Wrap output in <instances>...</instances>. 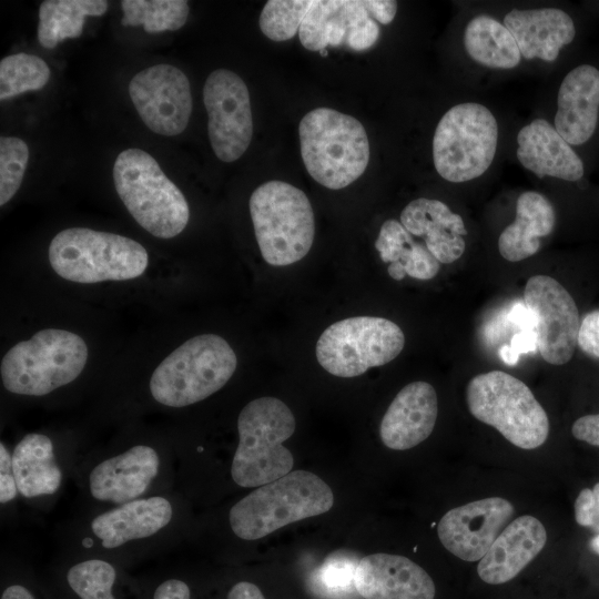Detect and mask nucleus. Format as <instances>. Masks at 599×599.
<instances>
[{
    "mask_svg": "<svg viewBox=\"0 0 599 599\" xmlns=\"http://www.w3.org/2000/svg\"><path fill=\"white\" fill-rule=\"evenodd\" d=\"M179 505L174 491L90 510L68 532L70 550L120 554L156 550L174 540Z\"/></svg>",
    "mask_w": 599,
    "mask_h": 599,
    "instance_id": "nucleus-1",
    "label": "nucleus"
},
{
    "mask_svg": "<svg viewBox=\"0 0 599 599\" xmlns=\"http://www.w3.org/2000/svg\"><path fill=\"white\" fill-rule=\"evenodd\" d=\"M236 427L238 443L230 468L236 486L257 488L291 473L293 455L283 443L294 434L296 420L284 402L271 396L251 400Z\"/></svg>",
    "mask_w": 599,
    "mask_h": 599,
    "instance_id": "nucleus-2",
    "label": "nucleus"
},
{
    "mask_svg": "<svg viewBox=\"0 0 599 599\" xmlns=\"http://www.w3.org/2000/svg\"><path fill=\"white\" fill-rule=\"evenodd\" d=\"M333 505V491L322 478L294 470L237 500L227 519L237 538L257 540L288 524L325 514Z\"/></svg>",
    "mask_w": 599,
    "mask_h": 599,
    "instance_id": "nucleus-3",
    "label": "nucleus"
},
{
    "mask_svg": "<svg viewBox=\"0 0 599 599\" xmlns=\"http://www.w3.org/2000/svg\"><path fill=\"white\" fill-rule=\"evenodd\" d=\"M79 477L90 510L104 509L172 490L173 458L154 445L136 443L90 458Z\"/></svg>",
    "mask_w": 599,
    "mask_h": 599,
    "instance_id": "nucleus-4",
    "label": "nucleus"
},
{
    "mask_svg": "<svg viewBox=\"0 0 599 599\" xmlns=\"http://www.w3.org/2000/svg\"><path fill=\"white\" fill-rule=\"evenodd\" d=\"M298 135L304 165L321 185L341 190L365 172L369 142L354 116L329 108L314 109L301 120Z\"/></svg>",
    "mask_w": 599,
    "mask_h": 599,
    "instance_id": "nucleus-5",
    "label": "nucleus"
},
{
    "mask_svg": "<svg viewBox=\"0 0 599 599\" xmlns=\"http://www.w3.org/2000/svg\"><path fill=\"white\" fill-rule=\"evenodd\" d=\"M237 358L216 334L194 336L167 355L149 382L152 398L166 407L196 404L220 390L232 377Z\"/></svg>",
    "mask_w": 599,
    "mask_h": 599,
    "instance_id": "nucleus-6",
    "label": "nucleus"
},
{
    "mask_svg": "<svg viewBox=\"0 0 599 599\" xmlns=\"http://www.w3.org/2000/svg\"><path fill=\"white\" fill-rule=\"evenodd\" d=\"M113 181L129 213L152 235L171 238L187 225L186 199L145 151H122L113 165Z\"/></svg>",
    "mask_w": 599,
    "mask_h": 599,
    "instance_id": "nucleus-7",
    "label": "nucleus"
},
{
    "mask_svg": "<svg viewBox=\"0 0 599 599\" xmlns=\"http://www.w3.org/2000/svg\"><path fill=\"white\" fill-rule=\"evenodd\" d=\"M87 359L88 346L81 336L64 329H42L6 353L1 382L16 395L45 396L78 378Z\"/></svg>",
    "mask_w": 599,
    "mask_h": 599,
    "instance_id": "nucleus-8",
    "label": "nucleus"
},
{
    "mask_svg": "<svg viewBox=\"0 0 599 599\" xmlns=\"http://www.w3.org/2000/svg\"><path fill=\"white\" fill-rule=\"evenodd\" d=\"M48 253L59 276L84 284L136 278L149 264L146 250L136 241L88 227L59 232Z\"/></svg>",
    "mask_w": 599,
    "mask_h": 599,
    "instance_id": "nucleus-9",
    "label": "nucleus"
},
{
    "mask_svg": "<svg viewBox=\"0 0 599 599\" xmlns=\"http://www.w3.org/2000/svg\"><path fill=\"white\" fill-rule=\"evenodd\" d=\"M250 213L267 264L286 266L307 255L314 241L315 220L302 190L283 181L265 182L253 191Z\"/></svg>",
    "mask_w": 599,
    "mask_h": 599,
    "instance_id": "nucleus-10",
    "label": "nucleus"
},
{
    "mask_svg": "<svg viewBox=\"0 0 599 599\" xmlns=\"http://www.w3.org/2000/svg\"><path fill=\"white\" fill-rule=\"evenodd\" d=\"M466 400L476 419L493 426L519 448L535 449L548 437L545 409L529 387L508 373L491 370L473 377Z\"/></svg>",
    "mask_w": 599,
    "mask_h": 599,
    "instance_id": "nucleus-11",
    "label": "nucleus"
},
{
    "mask_svg": "<svg viewBox=\"0 0 599 599\" xmlns=\"http://www.w3.org/2000/svg\"><path fill=\"white\" fill-rule=\"evenodd\" d=\"M498 142L497 120L477 102L450 108L433 138V161L446 181L461 183L483 175L494 161Z\"/></svg>",
    "mask_w": 599,
    "mask_h": 599,
    "instance_id": "nucleus-12",
    "label": "nucleus"
},
{
    "mask_svg": "<svg viewBox=\"0 0 599 599\" xmlns=\"http://www.w3.org/2000/svg\"><path fill=\"white\" fill-rule=\"evenodd\" d=\"M405 335L394 322L378 316H355L331 324L316 343V358L329 374L351 378L396 358Z\"/></svg>",
    "mask_w": 599,
    "mask_h": 599,
    "instance_id": "nucleus-13",
    "label": "nucleus"
},
{
    "mask_svg": "<svg viewBox=\"0 0 599 599\" xmlns=\"http://www.w3.org/2000/svg\"><path fill=\"white\" fill-rule=\"evenodd\" d=\"M203 102L207 132L215 155L223 162L240 159L253 135V118L246 84L236 73L217 69L206 79Z\"/></svg>",
    "mask_w": 599,
    "mask_h": 599,
    "instance_id": "nucleus-14",
    "label": "nucleus"
},
{
    "mask_svg": "<svg viewBox=\"0 0 599 599\" xmlns=\"http://www.w3.org/2000/svg\"><path fill=\"white\" fill-rule=\"evenodd\" d=\"M525 305L536 318L538 351L552 365L573 356L580 327L578 307L569 292L547 275L531 276L524 291Z\"/></svg>",
    "mask_w": 599,
    "mask_h": 599,
    "instance_id": "nucleus-15",
    "label": "nucleus"
},
{
    "mask_svg": "<svg viewBox=\"0 0 599 599\" xmlns=\"http://www.w3.org/2000/svg\"><path fill=\"white\" fill-rule=\"evenodd\" d=\"M130 98L144 124L153 132L182 133L192 112L187 77L171 64H156L136 73L129 84Z\"/></svg>",
    "mask_w": 599,
    "mask_h": 599,
    "instance_id": "nucleus-16",
    "label": "nucleus"
},
{
    "mask_svg": "<svg viewBox=\"0 0 599 599\" xmlns=\"http://www.w3.org/2000/svg\"><path fill=\"white\" fill-rule=\"evenodd\" d=\"M298 37L309 51L345 44L354 51L372 48L379 27L363 0H313L301 24Z\"/></svg>",
    "mask_w": 599,
    "mask_h": 599,
    "instance_id": "nucleus-17",
    "label": "nucleus"
},
{
    "mask_svg": "<svg viewBox=\"0 0 599 599\" xmlns=\"http://www.w3.org/2000/svg\"><path fill=\"white\" fill-rule=\"evenodd\" d=\"M514 514L501 497H488L447 511L437 532L443 546L465 561L480 560Z\"/></svg>",
    "mask_w": 599,
    "mask_h": 599,
    "instance_id": "nucleus-18",
    "label": "nucleus"
},
{
    "mask_svg": "<svg viewBox=\"0 0 599 599\" xmlns=\"http://www.w3.org/2000/svg\"><path fill=\"white\" fill-rule=\"evenodd\" d=\"M355 588L364 599H434L430 576L410 559L390 554H373L359 559Z\"/></svg>",
    "mask_w": 599,
    "mask_h": 599,
    "instance_id": "nucleus-19",
    "label": "nucleus"
},
{
    "mask_svg": "<svg viewBox=\"0 0 599 599\" xmlns=\"http://www.w3.org/2000/svg\"><path fill=\"white\" fill-rule=\"evenodd\" d=\"M437 414L435 388L423 380L409 383L388 406L379 427L380 439L390 449H410L429 437Z\"/></svg>",
    "mask_w": 599,
    "mask_h": 599,
    "instance_id": "nucleus-20",
    "label": "nucleus"
},
{
    "mask_svg": "<svg viewBox=\"0 0 599 599\" xmlns=\"http://www.w3.org/2000/svg\"><path fill=\"white\" fill-rule=\"evenodd\" d=\"M547 531L537 518L525 515L506 526L480 559L477 572L489 585L515 578L544 548Z\"/></svg>",
    "mask_w": 599,
    "mask_h": 599,
    "instance_id": "nucleus-21",
    "label": "nucleus"
},
{
    "mask_svg": "<svg viewBox=\"0 0 599 599\" xmlns=\"http://www.w3.org/2000/svg\"><path fill=\"white\" fill-rule=\"evenodd\" d=\"M598 115L599 70L581 64L572 69L560 84L555 129L570 145H580L595 133Z\"/></svg>",
    "mask_w": 599,
    "mask_h": 599,
    "instance_id": "nucleus-22",
    "label": "nucleus"
},
{
    "mask_svg": "<svg viewBox=\"0 0 599 599\" xmlns=\"http://www.w3.org/2000/svg\"><path fill=\"white\" fill-rule=\"evenodd\" d=\"M399 222L413 236L424 238L427 250L439 263L450 264L465 252L464 236L468 234L465 223L441 201L413 200L402 211Z\"/></svg>",
    "mask_w": 599,
    "mask_h": 599,
    "instance_id": "nucleus-23",
    "label": "nucleus"
},
{
    "mask_svg": "<svg viewBox=\"0 0 599 599\" xmlns=\"http://www.w3.org/2000/svg\"><path fill=\"white\" fill-rule=\"evenodd\" d=\"M520 164L538 177L552 176L575 182L583 175V163L570 144L548 121L536 119L517 134Z\"/></svg>",
    "mask_w": 599,
    "mask_h": 599,
    "instance_id": "nucleus-24",
    "label": "nucleus"
},
{
    "mask_svg": "<svg viewBox=\"0 0 599 599\" xmlns=\"http://www.w3.org/2000/svg\"><path fill=\"white\" fill-rule=\"evenodd\" d=\"M504 24L527 60L555 61L576 34L571 17L557 8L514 9L505 16Z\"/></svg>",
    "mask_w": 599,
    "mask_h": 599,
    "instance_id": "nucleus-25",
    "label": "nucleus"
},
{
    "mask_svg": "<svg viewBox=\"0 0 599 599\" xmlns=\"http://www.w3.org/2000/svg\"><path fill=\"white\" fill-rule=\"evenodd\" d=\"M12 468L19 495L27 499L55 496L62 487L64 467L52 439L41 433L24 435L14 446Z\"/></svg>",
    "mask_w": 599,
    "mask_h": 599,
    "instance_id": "nucleus-26",
    "label": "nucleus"
},
{
    "mask_svg": "<svg viewBox=\"0 0 599 599\" xmlns=\"http://www.w3.org/2000/svg\"><path fill=\"white\" fill-rule=\"evenodd\" d=\"M556 223L550 202L540 193L527 191L516 203L515 221L498 238V251L509 262H519L536 254L540 238L548 236Z\"/></svg>",
    "mask_w": 599,
    "mask_h": 599,
    "instance_id": "nucleus-27",
    "label": "nucleus"
},
{
    "mask_svg": "<svg viewBox=\"0 0 599 599\" xmlns=\"http://www.w3.org/2000/svg\"><path fill=\"white\" fill-rule=\"evenodd\" d=\"M375 248L380 260L389 263L387 272L395 281H402L406 275L428 281L439 272L440 263L425 243L416 242L397 220L389 219L382 224Z\"/></svg>",
    "mask_w": 599,
    "mask_h": 599,
    "instance_id": "nucleus-28",
    "label": "nucleus"
},
{
    "mask_svg": "<svg viewBox=\"0 0 599 599\" xmlns=\"http://www.w3.org/2000/svg\"><path fill=\"white\" fill-rule=\"evenodd\" d=\"M464 44L468 55L491 69H514L521 60L520 50L504 23L487 14L474 17L466 26Z\"/></svg>",
    "mask_w": 599,
    "mask_h": 599,
    "instance_id": "nucleus-29",
    "label": "nucleus"
},
{
    "mask_svg": "<svg viewBox=\"0 0 599 599\" xmlns=\"http://www.w3.org/2000/svg\"><path fill=\"white\" fill-rule=\"evenodd\" d=\"M108 10L105 0H45L39 8L38 40L53 49L68 38L82 34L84 18L99 17Z\"/></svg>",
    "mask_w": 599,
    "mask_h": 599,
    "instance_id": "nucleus-30",
    "label": "nucleus"
},
{
    "mask_svg": "<svg viewBox=\"0 0 599 599\" xmlns=\"http://www.w3.org/2000/svg\"><path fill=\"white\" fill-rule=\"evenodd\" d=\"M124 27L143 26L149 33L174 31L182 28L189 17L185 0H123L121 1Z\"/></svg>",
    "mask_w": 599,
    "mask_h": 599,
    "instance_id": "nucleus-31",
    "label": "nucleus"
},
{
    "mask_svg": "<svg viewBox=\"0 0 599 599\" xmlns=\"http://www.w3.org/2000/svg\"><path fill=\"white\" fill-rule=\"evenodd\" d=\"M116 577L114 565L98 556L77 560L65 573L68 586L80 599H116L113 595Z\"/></svg>",
    "mask_w": 599,
    "mask_h": 599,
    "instance_id": "nucleus-32",
    "label": "nucleus"
},
{
    "mask_svg": "<svg viewBox=\"0 0 599 599\" xmlns=\"http://www.w3.org/2000/svg\"><path fill=\"white\" fill-rule=\"evenodd\" d=\"M47 62L33 54L17 53L0 61V99L41 90L50 79Z\"/></svg>",
    "mask_w": 599,
    "mask_h": 599,
    "instance_id": "nucleus-33",
    "label": "nucleus"
},
{
    "mask_svg": "<svg viewBox=\"0 0 599 599\" xmlns=\"http://www.w3.org/2000/svg\"><path fill=\"white\" fill-rule=\"evenodd\" d=\"M359 560L346 552L329 555L313 572L312 586L319 595L331 599H345L357 592L355 571Z\"/></svg>",
    "mask_w": 599,
    "mask_h": 599,
    "instance_id": "nucleus-34",
    "label": "nucleus"
},
{
    "mask_svg": "<svg viewBox=\"0 0 599 599\" xmlns=\"http://www.w3.org/2000/svg\"><path fill=\"white\" fill-rule=\"evenodd\" d=\"M312 4V0H270L260 14L263 34L273 41L292 39Z\"/></svg>",
    "mask_w": 599,
    "mask_h": 599,
    "instance_id": "nucleus-35",
    "label": "nucleus"
},
{
    "mask_svg": "<svg viewBox=\"0 0 599 599\" xmlns=\"http://www.w3.org/2000/svg\"><path fill=\"white\" fill-rule=\"evenodd\" d=\"M29 148L16 136L0 139V204L8 203L19 190L27 163Z\"/></svg>",
    "mask_w": 599,
    "mask_h": 599,
    "instance_id": "nucleus-36",
    "label": "nucleus"
},
{
    "mask_svg": "<svg viewBox=\"0 0 599 599\" xmlns=\"http://www.w3.org/2000/svg\"><path fill=\"white\" fill-rule=\"evenodd\" d=\"M19 496L12 468V456L3 441L0 443V504L7 506Z\"/></svg>",
    "mask_w": 599,
    "mask_h": 599,
    "instance_id": "nucleus-37",
    "label": "nucleus"
},
{
    "mask_svg": "<svg viewBox=\"0 0 599 599\" xmlns=\"http://www.w3.org/2000/svg\"><path fill=\"white\" fill-rule=\"evenodd\" d=\"M577 344L586 354L599 358V309L583 316Z\"/></svg>",
    "mask_w": 599,
    "mask_h": 599,
    "instance_id": "nucleus-38",
    "label": "nucleus"
},
{
    "mask_svg": "<svg viewBox=\"0 0 599 599\" xmlns=\"http://www.w3.org/2000/svg\"><path fill=\"white\" fill-rule=\"evenodd\" d=\"M538 349L537 334L535 331H521L515 334L510 345H504L499 349V356L507 365H516L521 353Z\"/></svg>",
    "mask_w": 599,
    "mask_h": 599,
    "instance_id": "nucleus-39",
    "label": "nucleus"
},
{
    "mask_svg": "<svg viewBox=\"0 0 599 599\" xmlns=\"http://www.w3.org/2000/svg\"><path fill=\"white\" fill-rule=\"evenodd\" d=\"M575 438L599 447V414L578 418L571 428Z\"/></svg>",
    "mask_w": 599,
    "mask_h": 599,
    "instance_id": "nucleus-40",
    "label": "nucleus"
},
{
    "mask_svg": "<svg viewBox=\"0 0 599 599\" xmlns=\"http://www.w3.org/2000/svg\"><path fill=\"white\" fill-rule=\"evenodd\" d=\"M152 599H191V589L185 581L169 578L156 586Z\"/></svg>",
    "mask_w": 599,
    "mask_h": 599,
    "instance_id": "nucleus-41",
    "label": "nucleus"
},
{
    "mask_svg": "<svg viewBox=\"0 0 599 599\" xmlns=\"http://www.w3.org/2000/svg\"><path fill=\"white\" fill-rule=\"evenodd\" d=\"M369 16L382 24L390 23L397 12V2L393 0H363Z\"/></svg>",
    "mask_w": 599,
    "mask_h": 599,
    "instance_id": "nucleus-42",
    "label": "nucleus"
},
{
    "mask_svg": "<svg viewBox=\"0 0 599 599\" xmlns=\"http://www.w3.org/2000/svg\"><path fill=\"white\" fill-rule=\"evenodd\" d=\"M576 521L583 527H591L593 520V494L592 489L583 488L575 502Z\"/></svg>",
    "mask_w": 599,
    "mask_h": 599,
    "instance_id": "nucleus-43",
    "label": "nucleus"
},
{
    "mask_svg": "<svg viewBox=\"0 0 599 599\" xmlns=\"http://www.w3.org/2000/svg\"><path fill=\"white\" fill-rule=\"evenodd\" d=\"M509 319L522 331H535L536 318L525 304L515 305L509 315Z\"/></svg>",
    "mask_w": 599,
    "mask_h": 599,
    "instance_id": "nucleus-44",
    "label": "nucleus"
},
{
    "mask_svg": "<svg viewBox=\"0 0 599 599\" xmlns=\"http://www.w3.org/2000/svg\"><path fill=\"white\" fill-rule=\"evenodd\" d=\"M226 599H265L260 588L248 581L235 583L227 592Z\"/></svg>",
    "mask_w": 599,
    "mask_h": 599,
    "instance_id": "nucleus-45",
    "label": "nucleus"
},
{
    "mask_svg": "<svg viewBox=\"0 0 599 599\" xmlns=\"http://www.w3.org/2000/svg\"><path fill=\"white\" fill-rule=\"evenodd\" d=\"M1 599H35V597L26 586L12 583L4 588Z\"/></svg>",
    "mask_w": 599,
    "mask_h": 599,
    "instance_id": "nucleus-46",
    "label": "nucleus"
},
{
    "mask_svg": "<svg viewBox=\"0 0 599 599\" xmlns=\"http://www.w3.org/2000/svg\"><path fill=\"white\" fill-rule=\"evenodd\" d=\"M593 520L591 528L599 534V483L593 486Z\"/></svg>",
    "mask_w": 599,
    "mask_h": 599,
    "instance_id": "nucleus-47",
    "label": "nucleus"
},
{
    "mask_svg": "<svg viewBox=\"0 0 599 599\" xmlns=\"http://www.w3.org/2000/svg\"><path fill=\"white\" fill-rule=\"evenodd\" d=\"M589 546L590 549L599 556V534L590 540Z\"/></svg>",
    "mask_w": 599,
    "mask_h": 599,
    "instance_id": "nucleus-48",
    "label": "nucleus"
},
{
    "mask_svg": "<svg viewBox=\"0 0 599 599\" xmlns=\"http://www.w3.org/2000/svg\"><path fill=\"white\" fill-rule=\"evenodd\" d=\"M319 53L322 57H326L328 54V51L327 49H324V50H321Z\"/></svg>",
    "mask_w": 599,
    "mask_h": 599,
    "instance_id": "nucleus-49",
    "label": "nucleus"
}]
</instances>
